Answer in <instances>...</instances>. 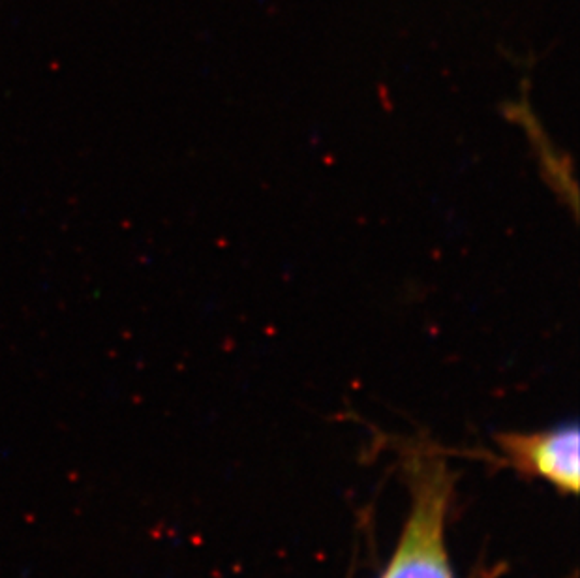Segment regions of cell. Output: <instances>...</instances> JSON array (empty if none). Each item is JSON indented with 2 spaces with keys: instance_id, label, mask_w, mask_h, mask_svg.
Returning <instances> with one entry per match:
<instances>
[{
  "instance_id": "7a4b0ae2",
  "label": "cell",
  "mask_w": 580,
  "mask_h": 578,
  "mask_svg": "<svg viewBox=\"0 0 580 578\" xmlns=\"http://www.w3.org/2000/svg\"><path fill=\"white\" fill-rule=\"evenodd\" d=\"M579 426L564 424L554 430L502 437L503 449L522 472L550 481L559 490L579 492Z\"/></svg>"
},
{
  "instance_id": "6da1fadb",
  "label": "cell",
  "mask_w": 580,
  "mask_h": 578,
  "mask_svg": "<svg viewBox=\"0 0 580 578\" xmlns=\"http://www.w3.org/2000/svg\"><path fill=\"white\" fill-rule=\"evenodd\" d=\"M451 483L443 465H423L413 481V509L383 578H453L445 550Z\"/></svg>"
}]
</instances>
